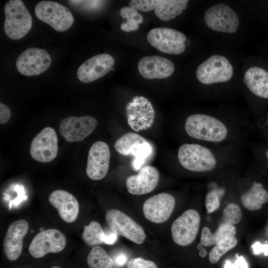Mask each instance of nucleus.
Listing matches in <instances>:
<instances>
[{
	"label": "nucleus",
	"instance_id": "obj_26",
	"mask_svg": "<svg viewBox=\"0 0 268 268\" xmlns=\"http://www.w3.org/2000/svg\"><path fill=\"white\" fill-rule=\"evenodd\" d=\"M236 233L235 227L226 223H221L214 233L208 227H204L201 231V243L205 247L215 245L223 240L234 237Z\"/></svg>",
	"mask_w": 268,
	"mask_h": 268
},
{
	"label": "nucleus",
	"instance_id": "obj_32",
	"mask_svg": "<svg viewBox=\"0 0 268 268\" xmlns=\"http://www.w3.org/2000/svg\"><path fill=\"white\" fill-rule=\"evenodd\" d=\"M159 2V0H132L129 2L130 7L142 12L154 10Z\"/></svg>",
	"mask_w": 268,
	"mask_h": 268
},
{
	"label": "nucleus",
	"instance_id": "obj_18",
	"mask_svg": "<svg viewBox=\"0 0 268 268\" xmlns=\"http://www.w3.org/2000/svg\"><path fill=\"white\" fill-rule=\"evenodd\" d=\"M115 64L114 58L108 54L95 55L83 63L77 71L78 79L88 83L106 75Z\"/></svg>",
	"mask_w": 268,
	"mask_h": 268
},
{
	"label": "nucleus",
	"instance_id": "obj_35",
	"mask_svg": "<svg viewBox=\"0 0 268 268\" xmlns=\"http://www.w3.org/2000/svg\"><path fill=\"white\" fill-rule=\"evenodd\" d=\"M103 1L101 0H70L69 2L84 9H93L100 7Z\"/></svg>",
	"mask_w": 268,
	"mask_h": 268
},
{
	"label": "nucleus",
	"instance_id": "obj_48",
	"mask_svg": "<svg viewBox=\"0 0 268 268\" xmlns=\"http://www.w3.org/2000/svg\"></svg>",
	"mask_w": 268,
	"mask_h": 268
},
{
	"label": "nucleus",
	"instance_id": "obj_2",
	"mask_svg": "<svg viewBox=\"0 0 268 268\" xmlns=\"http://www.w3.org/2000/svg\"><path fill=\"white\" fill-rule=\"evenodd\" d=\"M114 146L120 154L134 156L132 166L135 170L140 169L152 157L154 151L153 146L149 141L134 132L122 135L116 140Z\"/></svg>",
	"mask_w": 268,
	"mask_h": 268
},
{
	"label": "nucleus",
	"instance_id": "obj_36",
	"mask_svg": "<svg viewBox=\"0 0 268 268\" xmlns=\"http://www.w3.org/2000/svg\"><path fill=\"white\" fill-rule=\"evenodd\" d=\"M11 112L9 108L5 105L0 103V123L4 124L10 119Z\"/></svg>",
	"mask_w": 268,
	"mask_h": 268
},
{
	"label": "nucleus",
	"instance_id": "obj_20",
	"mask_svg": "<svg viewBox=\"0 0 268 268\" xmlns=\"http://www.w3.org/2000/svg\"><path fill=\"white\" fill-rule=\"evenodd\" d=\"M137 68L140 75L148 79L167 78L171 76L175 70L172 62L159 56L141 58L138 63Z\"/></svg>",
	"mask_w": 268,
	"mask_h": 268
},
{
	"label": "nucleus",
	"instance_id": "obj_9",
	"mask_svg": "<svg viewBox=\"0 0 268 268\" xmlns=\"http://www.w3.org/2000/svg\"><path fill=\"white\" fill-rule=\"evenodd\" d=\"M126 113L129 126L136 132L147 130L154 123V109L150 101L143 96H135L128 103Z\"/></svg>",
	"mask_w": 268,
	"mask_h": 268
},
{
	"label": "nucleus",
	"instance_id": "obj_6",
	"mask_svg": "<svg viewBox=\"0 0 268 268\" xmlns=\"http://www.w3.org/2000/svg\"><path fill=\"white\" fill-rule=\"evenodd\" d=\"M105 219L111 230L118 236L124 237L137 244L144 242L146 235L142 227L123 212L108 209Z\"/></svg>",
	"mask_w": 268,
	"mask_h": 268
},
{
	"label": "nucleus",
	"instance_id": "obj_27",
	"mask_svg": "<svg viewBox=\"0 0 268 268\" xmlns=\"http://www.w3.org/2000/svg\"><path fill=\"white\" fill-rule=\"evenodd\" d=\"M106 233L100 224L96 221H91L85 226L81 235L83 241L89 246H96L105 243Z\"/></svg>",
	"mask_w": 268,
	"mask_h": 268
},
{
	"label": "nucleus",
	"instance_id": "obj_5",
	"mask_svg": "<svg viewBox=\"0 0 268 268\" xmlns=\"http://www.w3.org/2000/svg\"><path fill=\"white\" fill-rule=\"evenodd\" d=\"M35 13L39 19L59 32L67 30L74 22V17L69 9L55 1L39 2L35 7Z\"/></svg>",
	"mask_w": 268,
	"mask_h": 268
},
{
	"label": "nucleus",
	"instance_id": "obj_39",
	"mask_svg": "<svg viewBox=\"0 0 268 268\" xmlns=\"http://www.w3.org/2000/svg\"><path fill=\"white\" fill-rule=\"evenodd\" d=\"M237 259L233 264L235 268H249L248 263L243 256L236 255Z\"/></svg>",
	"mask_w": 268,
	"mask_h": 268
},
{
	"label": "nucleus",
	"instance_id": "obj_44",
	"mask_svg": "<svg viewBox=\"0 0 268 268\" xmlns=\"http://www.w3.org/2000/svg\"><path fill=\"white\" fill-rule=\"evenodd\" d=\"M203 247V245L201 243H200L198 245L197 249L198 250H201L202 249Z\"/></svg>",
	"mask_w": 268,
	"mask_h": 268
},
{
	"label": "nucleus",
	"instance_id": "obj_13",
	"mask_svg": "<svg viewBox=\"0 0 268 268\" xmlns=\"http://www.w3.org/2000/svg\"><path fill=\"white\" fill-rule=\"evenodd\" d=\"M58 152V140L56 131L51 127L43 129L33 139L30 154L35 160L43 163L54 160Z\"/></svg>",
	"mask_w": 268,
	"mask_h": 268
},
{
	"label": "nucleus",
	"instance_id": "obj_42",
	"mask_svg": "<svg viewBox=\"0 0 268 268\" xmlns=\"http://www.w3.org/2000/svg\"><path fill=\"white\" fill-rule=\"evenodd\" d=\"M224 268H235L234 265L229 260H226L224 264Z\"/></svg>",
	"mask_w": 268,
	"mask_h": 268
},
{
	"label": "nucleus",
	"instance_id": "obj_28",
	"mask_svg": "<svg viewBox=\"0 0 268 268\" xmlns=\"http://www.w3.org/2000/svg\"><path fill=\"white\" fill-rule=\"evenodd\" d=\"M87 262L90 268H112L113 260L101 247H94L89 253Z\"/></svg>",
	"mask_w": 268,
	"mask_h": 268
},
{
	"label": "nucleus",
	"instance_id": "obj_45",
	"mask_svg": "<svg viewBox=\"0 0 268 268\" xmlns=\"http://www.w3.org/2000/svg\"><path fill=\"white\" fill-rule=\"evenodd\" d=\"M50 268H61L58 266H53V267H51Z\"/></svg>",
	"mask_w": 268,
	"mask_h": 268
},
{
	"label": "nucleus",
	"instance_id": "obj_23",
	"mask_svg": "<svg viewBox=\"0 0 268 268\" xmlns=\"http://www.w3.org/2000/svg\"><path fill=\"white\" fill-rule=\"evenodd\" d=\"M243 82L255 95L268 99V72L260 67H252L245 72Z\"/></svg>",
	"mask_w": 268,
	"mask_h": 268
},
{
	"label": "nucleus",
	"instance_id": "obj_41",
	"mask_svg": "<svg viewBox=\"0 0 268 268\" xmlns=\"http://www.w3.org/2000/svg\"><path fill=\"white\" fill-rule=\"evenodd\" d=\"M127 260V257L125 254H120L118 255L115 259L116 263L119 266L124 265Z\"/></svg>",
	"mask_w": 268,
	"mask_h": 268
},
{
	"label": "nucleus",
	"instance_id": "obj_22",
	"mask_svg": "<svg viewBox=\"0 0 268 268\" xmlns=\"http://www.w3.org/2000/svg\"><path fill=\"white\" fill-rule=\"evenodd\" d=\"M49 201L57 209L64 221L72 223L76 220L79 212V203L71 194L65 190H55L50 194Z\"/></svg>",
	"mask_w": 268,
	"mask_h": 268
},
{
	"label": "nucleus",
	"instance_id": "obj_33",
	"mask_svg": "<svg viewBox=\"0 0 268 268\" xmlns=\"http://www.w3.org/2000/svg\"><path fill=\"white\" fill-rule=\"evenodd\" d=\"M127 268H158L153 261L140 257L131 259L127 263Z\"/></svg>",
	"mask_w": 268,
	"mask_h": 268
},
{
	"label": "nucleus",
	"instance_id": "obj_16",
	"mask_svg": "<svg viewBox=\"0 0 268 268\" xmlns=\"http://www.w3.org/2000/svg\"><path fill=\"white\" fill-rule=\"evenodd\" d=\"M175 203L174 197L168 193L155 195L144 201L142 208L144 216L153 223L165 222L170 217Z\"/></svg>",
	"mask_w": 268,
	"mask_h": 268
},
{
	"label": "nucleus",
	"instance_id": "obj_21",
	"mask_svg": "<svg viewBox=\"0 0 268 268\" xmlns=\"http://www.w3.org/2000/svg\"><path fill=\"white\" fill-rule=\"evenodd\" d=\"M29 230L28 222L19 219L8 227L4 239L3 247L7 258L11 261L17 260L22 252L23 239Z\"/></svg>",
	"mask_w": 268,
	"mask_h": 268
},
{
	"label": "nucleus",
	"instance_id": "obj_40",
	"mask_svg": "<svg viewBox=\"0 0 268 268\" xmlns=\"http://www.w3.org/2000/svg\"><path fill=\"white\" fill-rule=\"evenodd\" d=\"M118 239V235L113 231L106 234L105 243L106 244L112 245L114 244Z\"/></svg>",
	"mask_w": 268,
	"mask_h": 268
},
{
	"label": "nucleus",
	"instance_id": "obj_37",
	"mask_svg": "<svg viewBox=\"0 0 268 268\" xmlns=\"http://www.w3.org/2000/svg\"><path fill=\"white\" fill-rule=\"evenodd\" d=\"M252 249L255 255H259L262 253L265 256H268V244H262L260 242L257 241L252 245Z\"/></svg>",
	"mask_w": 268,
	"mask_h": 268
},
{
	"label": "nucleus",
	"instance_id": "obj_19",
	"mask_svg": "<svg viewBox=\"0 0 268 268\" xmlns=\"http://www.w3.org/2000/svg\"><path fill=\"white\" fill-rule=\"evenodd\" d=\"M159 174L154 166L142 167L137 175L129 176L126 180L128 192L134 195H142L151 192L157 186Z\"/></svg>",
	"mask_w": 268,
	"mask_h": 268
},
{
	"label": "nucleus",
	"instance_id": "obj_7",
	"mask_svg": "<svg viewBox=\"0 0 268 268\" xmlns=\"http://www.w3.org/2000/svg\"><path fill=\"white\" fill-rule=\"evenodd\" d=\"M233 68L224 57L215 55L202 63L196 70L197 79L204 84L223 82L229 80Z\"/></svg>",
	"mask_w": 268,
	"mask_h": 268
},
{
	"label": "nucleus",
	"instance_id": "obj_11",
	"mask_svg": "<svg viewBox=\"0 0 268 268\" xmlns=\"http://www.w3.org/2000/svg\"><path fill=\"white\" fill-rule=\"evenodd\" d=\"M65 235L57 229L44 230L38 233L31 242L28 250L35 258H40L48 253L63 251L66 245Z\"/></svg>",
	"mask_w": 268,
	"mask_h": 268
},
{
	"label": "nucleus",
	"instance_id": "obj_30",
	"mask_svg": "<svg viewBox=\"0 0 268 268\" xmlns=\"http://www.w3.org/2000/svg\"><path fill=\"white\" fill-rule=\"evenodd\" d=\"M242 218V212L239 206L236 203L229 204L223 210V222L231 225L238 223Z\"/></svg>",
	"mask_w": 268,
	"mask_h": 268
},
{
	"label": "nucleus",
	"instance_id": "obj_17",
	"mask_svg": "<svg viewBox=\"0 0 268 268\" xmlns=\"http://www.w3.org/2000/svg\"><path fill=\"white\" fill-rule=\"evenodd\" d=\"M110 150L105 142L97 141L90 147L88 154L86 172L94 180L103 179L107 174L110 160Z\"/></svg>",
	"mask_w": 268,
	"mask_h": 268
},
{
	"label": "nucleus",
	"instance_id": "obj_43",
	"mask_svg": "<svg viewBox=\"0 0 268 268\" xmlns=\"http://www.w3.org/2000/svg\"><path fill=\"white\" fill-rule=\"evenodd\" d=\"M207 254V252L204 249L201 250L199 252V255L201 258L205 257Z\"/></svg>",
	"mask_w": 268,
	"mask_h": 268
},
{
	"label": "nucleus",
	"instance_id": "obj_29",
	"mask_svg": "<svg viewBox=\"0 0 268 268\" xmlns=\"http://www.w3.org/2000/svg\"><path fill=\"white\" fill-rule=\"evenodd\" d=\"M237 243L238 240L235 236L219 242L209 252V262L213 264L217 263L223 255L234 248Z\"/></svg>",
	"mask_w": 268,
	"mask_h": 268
},
{
	"label": "nucleus",
	"instance_id": "obj_14",
	"mask_svg": "<svg viewBox=\"0 0 268 268\" xmlns=\"http://www.w3.org/2000/svg\"><path fill=\"white\" fill-rule=\"evenodd\" d=\"M51 64V56L45 50L32 47L20 54L17 59L16 66L21 74L31 76L45 72Z\"/></svg>",
	"mask_w": 268,
	"mask_h": 268
},
{
	"label": "nucleus",
	"instance_id": "obj_38",
	"mask_svg": "<svg viewBox=\"0 0 268 268\" xmlns=\"http://www.w3.org/2000/svg\"><path fill=\"white\" fill-rule=\"evenodd\" d=\"M138 28V24L132 22L126 21L121 25V29L122 31L129 32L131 31L136 30Z\"/></svg>",
	"mask_w": 268,
	"mask_h": 268
},
{
	"label": "nucleus",
	"instance_id": "obj_8",
	"mask_svg": "<svg viewBox=\"0 0 268 268\" xmlns=\"http://www.w3.org/2000/svg\"><path fill=\"white\" fill-rule=\"evenodd\" d=\"M186 36L182 32L167 27H158L149 31L147 35L148 43L161 52L180 55L186 49Z\"/></svg>",
	"mask_w": 268,
	"mask_h": 268
},
{
	"label": "nucleus",
	"instance_id": "obj_4",
	"mask_svg": "<svg viewBox=\"0 0 268 268\" xmlns=\"http://www.w3.org/2000/svg\"><path fill=\"white\" fill-rule=\"evenodd\" d=\"M178 158L182 167L196 172H208L213 169L216 160L208 148L195 143H185L180 146Z\"/></svg>",
	"mask_w": 268,
	"mask_h": 268
},
{
	"label": "nucleus",
	"instance_id": "obj_15",
	"mask_svg": "<svg viewBox=\"0 0 268 268\" xmlns=\"http://www.w3.org/2000/svg\"><path fill=\"white\" fill-rule=\"evenodd\" d=\"M98 125L93 117H69L64 118L60 124L61 135L70 142L81 141L92 134Z\"/></svg>",
	"mask_w": 268,
	"mask_h": 268
},
{
	"label": "nucleus",
	"instance_id": "obj_24",
	"mask_svg": "<svg viewBox=\"0 0 268 268\" xmlns=\"http://www.w3.org/2000/svg\"><path fill=\"white\" fill-rule=\"evenodd\" d=\"M243 205L250 210L261 209L268 201V193L262 183L254 181L251 188L241 197Z\"/></svg>",
	"mask_w": 268,
	"mask_h": 268
},
{
	"label": "nucleus",
	"instance_id": "obj_31",
	"mask_svg": "<svg viewBox=\"0 0 268 268\" xmlns=\"http://www.w3.org/2000/svg\"><path fill=\"white\" fill-rule=\"evenodd\" d=\"M222 189H213L206 195L205 204L208 213H211L219 208L220 205V199L224 194Z\"/></svg>",
	"mask_w": 268,
	"mask_h": 268
},
{
	"label": "nucleus",
	"instance_id": "obj_46",
	"mask_svg": "<svg viewBox=\"0 0 268 268\" xmlns=\"http://www.w3.org/2000/svg\"><path fill=\"white\" fill-rule=\"evenodd\" d=\"M266 155H267V158L268 159V150L266 152Z\"/></svg>",
	"mask_w": 268,
	"mask_h": 268
},
{
	"label": "nucleus",
	"instance_id": "obj_10",
	"mask_svg": "<svg viewBox=\"0 0 268 268\" xmlns=\"http://www.w3.org/2000/svg\"><path fill=\"white\" fill-rule=\"evenodd\" d=\"M200 222L198 211L192 209L185 211L172 224L171 231L174 242L181 246L192 244L198 234Z\"/></svg>",
	"mask_w": 268,
	"mask_h": 268
},
{
	"label": "nucleus",
	"instance_id": "obj_1",
	"mask_svg": "<svg viewBox=\"0 0 268 268\" xmlns=\"http://www.w3.org/2000/svg\"><path fill=\"white\" fill-rule=\"evenodd\" d=\"M185 130L193 138L213 142L223 141L228 134L227 127L222 122L203 114L189 116L185 121Z\"/></svg>",
	"mask_w": 268,
	"mask_h": 268
},
{
	"label": "nucleus",
	"instance_id": "obj_25",
	"mask_svg": "<svg viewBox=\"0 0 268 268\" xmlns=\"http://www.w3.org/2000/svg\"><path fill=\"white\" fill-rule=\"evenodd\" d=\"M187 0H159L154 9L157 18L162 21H169L180 15L186 9Z\"/></svg>",
	"mask_w": 268,
	"mask_h": 268
},
{
	"label": "nucleus",
	"instance_id": "obj_34",
	"mask_svg": "<svg viewBox=\"0 0 268 268\" xmlns=\"http://www.w3.org/2000/svg\"><path fill=\"white\" fill-rule=\"evenodd\" d=\"M120 14L123 18H131L138 24L143 21L142 16L137 12V10L130 6L122 7L120 10Z\"/></svg>",
	"mask_w": 268,
	"mask_h": 268
},
{
	"label": "nucleus",
	"instance_id": "obj_3",
	"mask_svg": "<svg viewBox=\"0 0 268 268\" xmlns=\"http://www.w3.org/2000/svg\"><path fill=\"white\" fill-rule=\"evenodd\" d=\"M4 9L6 35L15 40L24 37L32 27V18L23 1L10 0L5 4Z\"/></svg>",
	"mask_w": 268,
	"mask_h": 268
},
{
	"label": "nucleus",
	"instance_id": "obj_12",
	"mask_svg": "<svg viewBox=\"0 0 268 268\" xmlns=\"http://www.w3.org/2000/svg\"><path fill=\"white\" fill-rule=\"evenodd\" d=\"M204 17L207 26L216 31L233 33L237 31L239 24L237 14L223 3H218L209 8Z\"/></svg>",
	"mask_w": 268,
	"mask_h": 268
},
{
	"label": "nucleus",
	"instance_id": "obj_47",
	"mask_svg": "<svg viewBox=\"0 0 268 268\" xmlns=\"http://www.w3.org/2000/svg\"><path fill=\"white\" fill-rule=\"evenodd\" d=\"M267 234L268 235V229H267Z\"/></svg>",
	"mask_w": 268,
	"mask_h": 268
}]
</instances>
